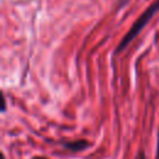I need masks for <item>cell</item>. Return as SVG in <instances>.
I'll return each mask as SVG.
<instances>
[{
	"mask_svg": "<svg viewBox=\"0 0 159 159\" xmlns=\"http://www.w3.org/2000/svg\"><path fill=\"white\" fill-rule=\"evenodd\" d=\"M159 10V0H157L153 5H150L140 16L139 19L133 24V26L130 27V30L124 35V37L122 39V41L119 42V45L117 46V50H116V53H119L122 52L123 50H125V47L137 37V35H139V32L144 29V26L149 22V20L153 17V15Z\"/></svg>",
	"mask_w": 159,
	"mask_h": 159,
	"instance_id": "cell-1",
	"label": "cell"
},
{
	"mask_svg": "<svg viewBox=\"0 0 159 159\" xmlns=\"http://www.w3.org/2000/svg\"><path fill=\"white\" fill-rule=\"evenodd\" d=\"M63 149L66 150H70L72 153H78V152H82L84 149H87L89 147V142L86 140V139H77V140H62L61 142Z\"/></svg>",
	"mask_w": 159,
	"mask_h": 159,
	"instance_id": "cell-2",
	"label": "cell"
},
{
	"mask_svg": "<svg viewBox=\"0 0 159 159\" xmlns=\"http://www.w3.org/2000/svg\"><path fill=\"white\" fill-rule=\"evenodd\" d=\"M155 159H159V130H158V139H157V150H155Z\"/></svg>",
	"mask_w": 159,
	"mask_h": 159,
	"instance_id": "cell-3",
	"label": "cell"
},
{
	"mask_svg": "<svg viewBox=\"0 0 159 159\" xmlns=\"http://www.w3.org/2000/svg\"><path fill=\"white\" fill-rule=\"evenodd\" d=\"M137 159H145V154L143 150H140L138 154H137Z\"/></svg>",
	"mask_w": 159,
	"mask_h": 159,
	"instance_id": "cell-4",
	"label": "cell"
},
{
	"mask_svg": "<svg viewBox=\"0 0 159 159\" xmlns=\"http://www.w3.org/2000/svg\"><path fill=\"white\" fill-rule=\"evenodd\" d=\"M31 159H48V158L45 157V155H35V157H32Z\"/></svg>",
	"mask_w": 159,
	"mask_h": 159,
	"instance_id": "cell-5",
	"label": "cell"
},
{
	"mask_svg": "<svg viewBox=\"0 0 159 159\" xmlns=\"http://www.w3.org/2000/svg\"><path fill=\"white\" fill-rule=\"evenodd\" d=\"M6 111V101H5V98L2 99V112H5Z\"/></svg>",
	"mask_w": 159,
	"mask_h": 159,
	"instance_id": "cell-6",
	"label": "cell"
},
{
	"mask_svg": "<svg viewBox=\"0 0 159 159\" xmlns=\"http://www.w3.org/2000/svg\"><path fill=\"white\" fill-rule=\"evenodd\" d=\"M1 159H5V155H4V154L1 155Z\"/></svg>",
	"mask_w": 159,
	"mask_h": 159,
	"instance_id": "cell-7",
	"label": "cell"
}]
</instances>
